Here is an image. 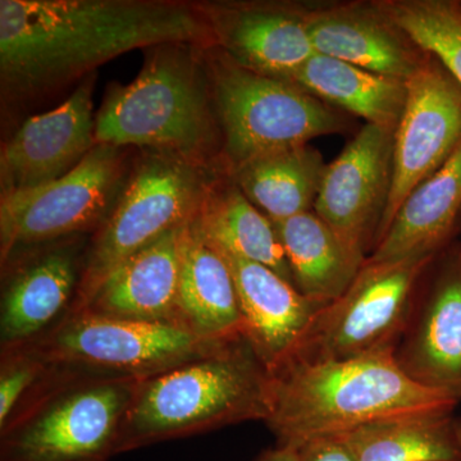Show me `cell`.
Listing matches in <instances>:
<instances>
[{"instance_id":"ba28073f","label":"cell","mask_w":461,"mask_h":461,"mask_svg":"<svg viewBox=\"0 0 461 461\" xmlns=\"http://www.w3.org/2000/svg\"><path fill=\"white\" fill-rule=\"evenodd\" d=\"M436 257L366 260L348 290L321 309L288 360H346L396 350L414 311L418 281Z\"/></svg>"},{"instance_id":"52a82bcc","label":"cell","mask_w":461,"mask_h":461,"mask_svg":"<svg viewBox=\"0 0 461 461\" xmlns=\"http://www.w3.org/2000/svg\"><path fill=\"white\" fill-rule=\"evenodd\" d=\"M208 190L194 160L167 153L141 160L91 247L66 315L86 308L100 285L124 260L169 230L190 222Z\"/></svg>"},{"instance_id":"1f68e13d","label":"cell","mask_w":461,"mask_h":461,"mask_svg":"<svg viewBox=\"0 0 461 461\" xmlns=\"http://www.w3.org/2000/svg\"><path fill=\"white\" fill-rule=\"evenodd\" d=\"M460 249H461V247H460Z\"/></svg>"},{"instance_id":"4fadbf2b","label":"cell","mask_w":461,"mask_h":461,"mask_svg":"<svg viewBox=\"0 0 461 461\" xmlns=\"http://www.w3.org/2000/svg\"><path fill=\"white\" fill-rule=\"evenodd\" d=\"M94 78L59 107L29 118L2 149V195L35 189L71 172L95 147Z\"/></svg>"},{"instance_id":"2e32d148","label":"cell","mask_w":461,"mask_h":461,"mask_svg":"<svg viewBox=\"0 0 461 461\" xmlns=\"http://www.w3.org/2000/svg\"><path fill=\"white\" fill-rule=\"evenodd\" d=\"M187 224L169 230L120 264L81 312L185 327L178 308V285Z\"/></svg>"},{"instance_id":"277c9868","label":"cell","mask_w":461,"mask_h":461,"mask_svg":"<svg viewBox=\"0 0 461 461\" xmlns=\"http://www.w3.org/2000/svg\"><path fill=\"white\" fill-rule=\"evenodd\" d=\"M142 379L47 368L0 429V461H108Z\"/></svg>"},{"instance_id":"cb8c5ba5","label":"cell","mask_w":461,"mask_h":461,"mask_svg":"<svg viewBox=\"0 0 461 461\" xmlns=\"http://www.w3.org/2000/svg\"><path fill=\"white\" fill-rule=\"evenodd\" d=\"M288 83L359 115L366 123L393 130L402 118L408 95L406 81L373 74L317 53Z\"/></svg>"},{"instance_id":"f1b7e54d","label":"cell","mask_w":461,"mask_h":461,"mask_svg":"<svg viewBox=\"0 0 461 461\" xmlns=\"http://www.w3.org/2000/svg\"><path fill=\"white\" fill-rule=\"evenodd\" d=\"M299 461H357L339 436L320 437L300 446Z\"/></svg>"},{"instance_id":"e0dca14e","label":"cell","mask_w":461,"mask_h":461,"mask_svg":"<svg viewBox=\"0 0 461 461\" xmlns=\"http://www.w3.org/2000/svg\"><path fill=\"white\" fill-rule=\"evenodd\" d=\"M80 278L77 253L69 247L51 249L18 267L2 293V351L29 344L62 321Z\"/></svg>"},{"instance_id":"7c38bea8","label":"cell","mask_w":461,"mask_h":461,"mask_svg":"<svg viewBox=\"0 0 461 461\" xmlns=\"http://www.w3.org/2000/svg\"><path fill=\"white\" fill-rule=\"evenodd\" d=\"M393 139L395 130L366 123L324 168L313 205L314 213L366 259L390 193Z\"/></svg>"},{"instance_id":"7a4b0ae2","label":"cell","mask_w":461,"mask_h":461,"mask_svg":"<svg viewBox=\"0 0 461 461\" xmlns=\"http://www.w3.org/2000/svg\"><path fill=\"white\" fill-rule=\"evenodd\" d=\"M267 426L277 445L300 447L371 421L409 412L455 409L456 399L418 384L395 350L326 362L291 359L272 371Z\"/></svg>"},{"instance_id":"4dcf8cb0","label":"cell","mask_w":461,"mask_h":461,"mask_svg":"<svg viewBox=\"0 0 461 461\" xmlns=\"http://www.w3.org/2000/svg\"><path fill=\"white\" fill-rule=\"evenodd\" d=\"M460 5H461V3H460Z\"/></svg>"},{"instance_id":"f546056e","label":"cell","mask_w":461,"mask_h":461,"mask_svg":"<svg viewBox=\"0 0 461 461\" xmlns=\"http://www.w3.org/2000/svg\"><path fill=\"white\" fill-rule=\"evenodd\" d=\"M300 447L294 445H277L262 451L254 461H299Z\"/></svg>"},{"instance_id":"5bb4252c","label":"cell","mask_w":461,"mask_h":461,"mask_svg":"<svg viewBox=\"0 0 461 461\" xmlns=\"http://www.w3.org/2000/svg\"><path fill=\"white\" fill-rule=\"evenodd\" d=\"M411 379L461 402V249L446 258L396 346Z\"/></svg>"},{"instance_id":"6da1fadb","label":"cell","mask_w":461,"mask_h":461,"mask_svg":"<svg viewBox=\"0 0 461 461\" xmlns=\"http://www.w3.org/2000/svg\"><path fill=\"white\" fill-rule=\"evenodd\" d=\"M196 12L172 3L131 0H2L3 86L35 93L142 47L205 41Z\"/></svg>"},{"instance_id":"ac0fdd59","label":"cell","mask_w":461,"mask_h":461,"mask_svg":"<svg viewBox=\"0 0 461 461\" xmlns=\"http://www.w3.org/2000/svg\"><path fill=\"white\" fill-rule=\"evenodd\" d=\"M305 14L317 54L402 81H408L423 63L411 47V39L377 7H341Z\"/></svg>"},{"instance_id":"603a6c76","label":"cell","mask_w":461,"mask_h":461,"mask_svg":"<svg viewBox=\"0 0 461 461\" xmlns=\"http://www.w3.org/2000/svg\"><path fill=\"white\" fill-rule=\"evenodd\" d=\"M455 409L409 412L339 435L357 461H461Z\"/></svg>"},{"instance_id":"9a60e30c","label":"cell","mask_w":461,"mask_h":461,"mask_svg":"<svg viewBox=\"0 0 461 461\" xmlns=\"http://www.w3.org/2000/svg\"><path fill=\"white\" fill-rule=\"evenodd\" d=\"M215 250L229 264L245 336L269 371H275L296 354L327 304L305 296L263 264Z\"/></svg>"},{"instance_id":"8992f818","label":"cell","mask_w":461,"mask_h":461,"mask_svg":"<svg viewBox=\"0 0 461 461\" xmlns=\"http://www.w3.org/2000/svg\"><path fill=\"white\" fill-rule=\"evenodd\" d=\"M230 342L202 338L177 324L78 312L66 315L38 339L16 348L29 351L50 369L148 378L205 357Z\"/></svg>"},{"instance_id":"7402d4cb","label":"cell","mask_w":461,"mask_h":461,"mask_svg":"<svg viewBox=\"0 0 461 461\" xmlns=\"http://www.w3.org/2000/svg\"><path fill=\"white\" fill-rule=\"evenodd\" d=\"M294 285L300 293L330 304L353 284L366 258L348 247L314 212L273 222Z\"/></svg>"},{"instance_id":"5b68a950","label":"cell","mask_w":461,"mask_h":461,"mask_svg":"<svg viewBox=\"0 0 461 461\" xmlns=\"http://www.w3.org/2000/svg\"><path fill=\"white\" fill-rule=\"evenodd\" d=\"M163 45L131 84L112 87L95 118V144L156 149L194 160L212 140L204 85L189 56Z\"/></svg>"},{"instance_id":"83f0119b","label":"cell","mask_w":461,"mask_h":461,"mask_svg":"<svg viewBox=\"0 0 461 461\" xmlns=\"http://www.w3.org/2000/svg\"><path fill=\"white\" fill-rule=\"evenodd\" d=\"M47 372V366L23 348L2 351L0 429Z\"/></svg>"},{"instance_id":"484cf974","label":"cell","mask_w":461,"mask_h":461,"mask_svg":"<svg viewBox=\"0 0 461 461\" xmlns=\"http://www.w3.org/2000/svg\"><path fill=\"white\" fill-rule=\"evenodd\" d=\"M326 166L309 145L264 154L236 167V186L272 222L311 212Z\"/></svg>"},{"instance_id":"4316f807","label":"cell","mask_w":461,"mask_h":461,"mask_svg":"<svg viewBox=\"0 0 461 461\" xmlns=\"http://www.w3.org/2000/svg\"><path fill=\"white\" fill-rule=\"evenodd\" d=\"M420 50L436 58L461 86V5L393 0L375 5Z\"/></svg>"},{"instance_id":"3957f363","label":"cell","mask_w":461,"mask_h":461,"mask_svg":"<svg viewBox=\"0 0 461 461\" xmlns=\"http://www.w3.org/2000/svg\"><path fill=\"white\" fill-rule=\"evenodd\" d=\"M271 384V371L247 338L144 378L114 455L244 421H266Z\"/></svg>"},{"instance_id":"44dd1931","label":"cell","mask_w":461,"mask_h":461,"mask_svg":"<svg viewBox=\"0 0 461 461\" xmlns=\"http://www.w3.org/2000/svg\"><path fill=\"white\" fill-rule=\"evenodd\" d=\"M218 26L230 59L256 74L290 81L315 54L305 14L239 9L226 14Z\"/></svg>"},{"instance_id":"d6986e66","label":"cell","mask_w":461,"mask_h":461,"mask_svg":"<svg viewBox=\"0 0 461 461\" xmlns=\"http://www.w3.org/2000/svg\"><path fill=\"white\" fill-rule=\"evenodd\" d=\"M461 215V141L450 158L400 206L368 262L435 257L448 244Z\"/></svg>"},{"instance_id":"30bf717a","label":"cell","mask_w":461,"mask_h":461,"mask_svg":"<svg viewBox=\"0 0 461 461\" xmlns=\"http://www.w3.org/2000/svg\"><path fill=\"white\" fill-rule=\"evenodd\" d=\"M120 148L96 144L63 177L2 195L0 245L7 262L18 249L86 230L104 221L122 173Z\"/></svg>"},{"instance_id":"8fae6325","label":"cell","mask_w":461,"mask_h":461,"mask_svg":"<svg viewBox=\"0 0 461 461\" xmlns=\"http://www.w3.org/2000/svg\"><path fill=\"white\" fill-rule=\"evenodd\" d=\"M406 89L393 139L390 193L375 247L406 198L444 165L461 141V86L436 58L423 60L406 81Z\"/></svg>"},{"instance_id":"d4e9b609","label":"cell","mask_w":461,"mask_h":461,"mask_svg":"<svg viewBox=\"0 0 461 461\" xmlns=\"http://www.w3.org/2000/svg\"><path fill=\"white\" fill-rule=\"evenodd\" d=\"M193 223L209 244L263 264L294 285L286 253L272 221L238 186L209 189Z\"/></svg>"},{"instance_id":"ffe728a7","label":"cell","mask_w":461,"mask_h":461,"mask_svg":"<svg viewBox=\"0 0 461 461\" xmlns=\"http://www.w3.org/2000/svg\"><path fill=\"white\" fill-rule=\"evenodd\" d=\"M193 220L182 241L178 285L182 323L196 335L217 341L247 338L229 264L194 226Z\"/></svg>"},{"instance_id":"9c48e42d","label":"cell","mask_w":461,"mask_h":461,"mask_svg":"<svg viewBox=\"0 0 461 461\" xmlns=\"http://www.w3.org/2000/svg\"><path fill=\"white\" fill-rule=\"evenodd\" d=\"M213 86L233 168L344 127L339 114L302 87L249 71L230 58L215 60Z\"/></svg>"}]
</instances>
